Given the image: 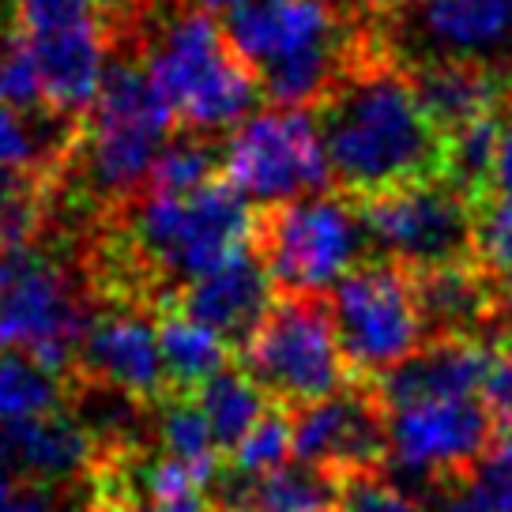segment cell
Here are the masks:
<instances>
[{"label": "cell", "instance_id": "cell-31", "mask_svg": "<svg viewBox=\"0 0 512 512\" xmlns=\"http://www.w3.org/2000/svg\"><path fill=\"white\" fill-rule=\"evenodd\" d=\"M471 260L494 287L512 290V200L497 196L475 204Z\"/></svg>", "mask_w": 512, "mask_h": 512}, {"label": "cell", "instance_id": "cell-19", "mask_svg": "<svg viewBox=\"0 0 512 512\" xmlns=\"http://www.w3.org/2000/svg\"><path fill=\"white\" fill-rule=\"evenodd\" d=\"M422 61L486 64L512 49V0H430L411 19Z\"/></svg>", "mask_w": 512, "mask_h": 512}, {"label": "cell", "instance_id": "cell-29", "mask_svg": "<svg viewBox=\"0 0 512 512\" xmlns=\"http://www.w3.org/2000/svg\"><path fill=\"white\" fill-rule=\"evenodd\" d=\"M497 144H501V121L482 117L475 125L445 136V166L441 177L467 200H479L486 185H494Z\"/></svg>", "mask_w": 512, "mask_h": 512}, {"label": "cell", "instance_id": "cell-15", "mask_svg": "<svg viewBox=\"0 0 512 512\" xmlns=\"http://www.w3.org/2000/svg\"><path fill=\"white\" fill-rule=\"evenodd\" d=\"M272 305V275L253 245H245L234 256H226L219 268L189 283L170 309H181L185 317L200 320L226 343L245 347Z\"/></svg>", "mask_w": 512, "mask_h": 512}, {"label": "cell", "instance_id": "cell-42", "mask_svg": "<svg viewBox=\"0 0 512 512\" xmlns=\"http://www.w3.org/2000/svg\"><path fill=\"white\" fill-rule=\"evenodd\" d=\"M490 328H494V339L501 343V351L512 358V290L505 294V298H501V302H497Z\"/></svg>", "mask_w": 512, "mask_h": 512}, {"label": "cell", "instance_id": "cell-4", "mask_svg": "<svg viewBox=\"0 0 512 512\" xmlns=\"http://www.w3.org/2000/svg\"><path fill=\"white\" fill-rule=\"evenodd\" d=\"M174 125V110L166 106L147 64L121 53L106 61L95 106L83 113L57 177H72L80 196L95 208H128L151 181Z\"/></svg>", "mask_w": 512, "mask_h": 512}, {"label": "cell", "instance_id": "cell-46", "mask_svg": "<svg viewBox=\"0 0 512 512\" xmlns=\"http://www.w3.org/2000/svg\"><path fill=\"white\" fill-rule=\"evenodd\" d=\"M407 4H430V0H381V8H407Z\"/></svg>", "mask_w": 512, "mask_h": 512}, {"label": "cell", "instance_id": "cell-21", "mask_svg": "<svg viewBox=\"0 0 512 512\" xmlns=\"http://www.w3.org/2000/svg\"><path fill=\"white\" fill-rule=\"evenodd\" d=\"M407 76L415 83V95L430 117V125L441 136H452L482 117H494V106L501 98V80L486 64L422 61Z\"/></svg>", "mask_w": 512, "mask_h": 512}, {"label": "cell", "instance_id": "cell-38", "mask_svg": "<svg viewBox=\"0 0 512 512\" xmlns=\"http://www.w3.org/2000/svg\"><path fill=\"white\" fill-rule=\"evenodd\" d=\"M426 512H497L494 501L482 494V486L475 479H456L437 486L426 501Z\"/></svg>", "mask_w": 512, "mask_h": 512}, {"label": "cell", "instance_id": "cell-33", "mask_svg": "<svg viewBox=\"0 0 512 512\" xmlns=\"http://www.w3.org/2000/svg\"><path fill=\"white\" fill-rule=\"evenodd\" d=\"M0 102L19 113H49L31 42L19 27L0 31Z\"/></svg>", "mask_w": 512, "mask_h": 512}, {"label": "cell", "instance_id": "cell-7", "mask_svg": "<svg viewBox=\"0 0 512 512\" xmlns=\"http://www.w3.org/2000/svg\"><path fill=\"white\" fill-rule=\"evenodd\" d=\"M241 366L264 396L294 411L351 384L332 309L317 294H283L241 347Z\"/></svg>", "mask_w": 512, "mask_h": 512}, {"label": "cell", "instance_id": "cell-1", "mask_svg": "<svg viewBox=\"0 0 512 512\" xmlns=\"http://www.w3.org/2000/svg\"><path fill=\"white\" fill-rule=\"evenodd\" d=\"M317 132L332 181L362 200L433 181L445 166V136L411 76L373 42L317 106Z\"/></svg>", "mask_w": 512, "mask_h": 512}, {"label": "cell", "instance_id": "cell-6", "mask_svg": "<svg viewBox=\"0 0 512 512\" xmlns=\"http://www.w3.org/2000/svg\"><path fill=\"white\" fill-rule=\"evenodd\" d=\"M253 249L260 253L272 283L287 294L336 290L369 253V230L362 211L347 196H305L294 204L268 208L253 223Z\"/></svg>", "mask_w": 512, "mask_h": 512}, {"label": "cell", "instance_id": "cell-13", "mask_svg": "<svg viewBox=\"0 0 512 512\" xmlns=\"http://www.w3.org/2000/svg\"><path fill=\"white\" fill-rule=\"evenodd\" d=\"M72 381L110 388L144 407L166 400L174 388L162 362L159 324L140 305H117V309L95 313L76 354Z\"/></svg>", "mask_w": 512, "mask_h": 512}, {"label": "cell", "instance_id": "cell-49", "mask_svg": "<svg viewBox=\"0 0 512 512\" xmlns=\"http://www.w3.org/2000/svg\"><path fill=\"white\" fill-rule=\"evenodd\" d=\"M505 91L512 95V68H509V76H505Z\"/></svg>", "mask_w": 512, "mask_h": 512}, {"label": "cell", "instance_id": "cell-27", "mask_svg": "<svg viewBox=\"0 0 512 512\" xmlns=\"http://www.w3.org/2000/svg\"><path fill=\"white\" fill-rule=\"evenodd\" d=\"M196 403H200L215 441L223 448H234L260 418L268 415V396L256 388V381L245 369L230 366L219 377H211L204 388H196Z\"/></svg>", "mask_w": 512, "mask_h": 512}, {"label": "cell", "instance_id": "cell-48", "mask_svg": "<svg viewBox=\"0 0 512 512\" xmlns=\"http://www.w3.org/2000/svg\"><path fill=\"white\" fill-rule=\"evenodd\" d=\"M4 268H8V256L0 253V283H4Z\"/></svg>", "mask_w": 512, "mask_h": 512}, {"label": "cell", "instance_id": "cell-16", "mask_svg": "<svg viewBox=\"0 0 512 512\" xmlns=\"http://www.w3.org/2000/svg\"><path fill=\"white\" fill-rule=\"evenodd\" d=\"M494 366V351L479 339H430L407 362L373 377L384 411L418 400H475Z\"/></svg>", "mask_w": 512, "mask_h": 512}, {"label": "cell", "instance_id": "cell-23", "mask_svg": "<svg viewBox=\"0 0 512 512\" xmlns=\"http://www.w3.org/2000/svg\"><path fill=\"white\" fill-rule=\"evenodd\" d=\"M159 347L166 362V377L174 392H196L211 377H219L226 369L230 343L204 328L200 320L185 317L181 309H162L159 317Z\"/></svg>", "mask_w": 512, "mask_h": 512}, {"label": "cell", "instance_id": "cell-32", "mask_svg": "<svg viewBox=\"0 0 512 512\" xmlns=\"http://www.w3.org/2000/svg\"><path fill=\"white\" fill-rule=\"evenodd\" d=\"M290 456H294L290 418H283L279 411H268L238 445L230 448V475H238L245 482L264 479L279 467H287Z\"/></svg>", "mask_w": 512, "mask_h": 512}, {"label": "cell", "instance_id": "cell-24", "mask_svg": "<svg viewBox=\"0 0 512 512\" xmlns=\"http://www.w3.org/2000/svg\"><path fill=\"white\" fill-rule=\"evenodd\" d=\"M76 121L57 113H42L27 121L19 110L0 102V170H27V174H61L64 159L76 140Z\"/></svg>", "mask_w": 512, "mask_h": 512}, {"label": "cell", "instance_id": "cell-43", "mask_svg": "<svg viewBox=\"0 0 512 512\" xmlns=\"http://www.w3.org/2000/svg\"><path fill=\"white\" fill-rule=\"evenodd\" d=\"M328 4H332L343 19H351V23H366L369 16L381 12V0H328Z\"/></svg>", "mask_w": 512, "mask_h": 512}, {"label": "cell", "instance_id": "cell-25", "mask_svg": "<svg viewBox=\"0 0 512 512\" xmlns=\"http://www.w3.org/2000/svg\"><path fill=\"white\" fill-rule=\"evenodd\" d=\"M151 411H155L159 456L192 467L208 486L219 482V441H215V433H211L196 396H189V392H170Z\"/></svg>", "mask_w": 512, "mask_h": 512}, {"label": "cell", "instance_id": "cell-3", "mask_svg": "<svg viewBox=\"0 0 512 512\" xmlns=\"http://www.w3.org/2000/svg\"><path fill=\"white\" fill-rule=\"evenodd\" d=\"M223 34L279 110L320 106L369 46L328 0H249L226 16Z\"/></svg>", "mask_w": 512, "mask_h": 512}, {"label": "cell", "instance_id": "cell-18", "mask_svg": "<svg viewBox=\"0 0 512 512\" xmlns=\"http://www.w3.org/2000/svg\"><path fill=\"white\" fill-rule=\"evenodd\" d=\"M0 448L19 471V479L42 490H57L76 479L87 482L98 460L95 437L72 411H53L16 426H0Z\"/></svg>", "mask_w": 512, "mask_h": 512}, {"label": "cell", "instance_id": "cell-41", "mask_svg": "<svg viewBox=\"0 0 512 512\" xmlns=\"http://www.w3.org/2000/svg\"><path fill=\"white\" fill-rule=\"evenodd\" d=\"M494 189L501 200H512V117L501 121V144L494 162Z\"/></svg>", "mask_w": 512, "mask_h": 512}, {"label": "cell", "instance_id": "cell-8", "mask_svg": "<svg viewBox=\"0 0 512 512\" xmlns=\"http://www.w3.org/2000/svg\"><path fill=\"white\" fill-rule=\"evenodd\" d=\"M95 313L83 287L57 256L38 249L8 253L0 283V347H16L42 369L68 377Z\"/></svg>", "mask_w": 512, "mask_h": 512}, {"label": "cell", "instance_id": "cell-45", "mask_svg": "<svg viewBox=\"0 0 512 512\" xmlns=\"http://www.w3.org/2000/svg\"><path fill=\"white\" fill-rule=\"evenodd\" d=\"M192 8H196V12H226V16H230V12H234V8H241V4H249V0H189Z\"/></svg>", "mask_w": 512, "mask_h": 512}, {"label": "cell", "instance_id": "cell-12", "mask_svg": "<svg viewBox=\"0 0 512 512\" xmlns=\"http://www.w3.org/2000/svg\"><path fill=\"white\" fill-rule=\"evenodd\" d=\"M475 200L456 192L445 177L362 200L369 241L407 272H430L471 260Z\"/></svg>", "mask_w": 512, "mask_h": 512}, {"label": "cell", "instance_id": "cell-9", "mask_svg": "<svg viewBox=\"0 0 512 512\" xmlns=\"http://www.w3.org/2000/svg\"><path fill=\"white\" fill-rule=\"evenodd\" d=\"M347 366L369 381L426 347V320L415 298V275L396 260L354 268L328 298Z\"/></svg>", "mask_w": 512, "mask_h": 512}, {"label": "cell", "instance_id": "cell-14", "mask_svg": "<svg viewBox=\"0 0 512 512\" xmlns=\"http://www.w3.org/2000/svg\"><path fill=\"white\" fill-rule=\"evenodd\" d=\"M298 464L328 475L381 467L388 456V411L373 384H347L320 403L298 407L290 418Z\"/></svg>", "mask_w": 512, "mask_h": 512}, {"label": "cell", "instance_id": "cell-5", "mask_svg": "<svg viewBox=\"0 0 512 512\" xmlns=\"http://www.w3.org/2000/svg\"><path fill=\"white\" fill-rule=\"evenodd\" d=\"M144 64L166 106L196 136L238 128L260 98V83L230 49L223 27L196 8L162 27Z\"/></svg>", "mask_w": 512, "mask_h": 512}, {"label": "cell", "instance_id": "cell-50", "mask_svg": "<svg viewBox=\"0 0 512 512\" xmlns=\"http://www.w3.org/2000/svg\"><path fill=\"white\" fill-rule=\"evenodd\" d=\"M215 512H245V509H215Z\"/></svg>", "mask_w": 512, "mask_h": 512}, {"label": "cell", "instance_id": "cell-35", "mask_svg": "<svg viewBox=\"0 0 512 512\" xmlns=\"http://www.w3.org/2000/svg\"><path fill=\"white\" fill-rule=\"evenodd\" d=\"M98 16V0H16V23L27 38L76 27Z\"/></svg>", "mask_w": 512, "mask_h": 512}, {"label": "cell", "instance_id": "cell-36", "mask_svg": "<svg viewBox=\"0 0 512 512\" xmlns=\"http://www.w3.org/2000/svg\"><path fill=\"white\" fill-rule=\"evenodd\" d=\"M475 482L497 512H512V433H501V441L486 452V460L475 467Z\"/></svg>", "mask_w": 512, "mask_h": 512}, {"label": "cell", "instance_id": "cell-37", "mask_svg": "<svg viewBox=\"0 0 512 512\" xmlns=\"http://www.w3.org/2000/svg\"><path fill=\"white\" fill-rule=\"evenodd\" d=\"M482 407L497 433H512V358H494V366L482 381Z\"/></svg>", "mask_w": 512, "mask_h": 512}, {"label": "cell", "instance_id": "cell-28", "mask_svg": "<svg viewBox=\"0 0 512 512\" xmlns=\"http://www.w3.org/2000/svg\"><path fill=\"white\" fill-rule=\"evenodd\" d=\"M68 400L64 377L42 369L27 354L0 358V426H16L27 418L53 415Z\"/></svg>", "mask_w": 512, "mask_h": 512}, {"label": "cell", "instance_id": "cell-10", "mask_svg": "<svg viewBox=\"0 0 512 512\" xmlns=\"http://www.w3.org/2000/svg\"><path fill=\"white\" fill-rule=\"evenodd\" d=\"M223 177L249 204L279 208L328 189L332 170L317 121L302 110L245 117L223 144Z\"/></svg>", "mask_w": 512, "mask_h": 512}, {"label": "cell", "instance_id": "cell-47", "mask_svg": "<svg viewBox=\"0 0 512 512\" xmlns=\"http://www.w3.org/2000/svg\"><path fill=\"white\" fill-rule=\"evenodd\" d=\"M87 512H121V509H110V505H98V501H87Z\"/></svg>", "mask_w": 512, "mask_h": 512}, {"label": "cell", "instance_id": "cell-30", "mask_svg": "<svg viewBox=\"0 0 512 512\" xmlns=\"http://www.w3.org/2000/svg\"><path fill=\"white\" fill-rule=\"evenodd\" d=\"M223 166V151L211 144L208 136L185 132L162 147L159 162L151 170V196H189V192L208 189L211 181H219L215 170Z\"/></svg>", "mask_w": 512, "mask_h": 512}, {"label": "cell", "instance_id": "cell-17", "mask_svg": "<svg viewBox=\"0 0 512 512\" xmlns=\"http://www.w3.org/2000/svg\"><path fill=\"white\" fill-rule=\"evenodd\" d=\"M27 42H31L34 64H38L46 110L80 125L83 113L95 106L102 76H106L110 38H106L102 19H87V23L64 27V31L38 34Z\"/></svg>", "mask_w": 512, "mask_h": 512}, {"label": "cell", "instance_id": "cell-20", "mask_svg": "<svg viewBox=\"0 0 512 512\" xmlns=\"http://www.w3.org/2000/svg\"><path fill=\"white\" fill-rule=\"evenodd\" d=\"M415 275V298L433 339H479V328H490L497 309L494 283L467 264H445Z\"/></svg>", "mask_w": 512, "mask_h": 512}, {"label": "cell", "instance_id": "cell-26", "mask_svg": "<svg viewBox=\"0 0 512 512\" xmlns=\"http://www.w3.org/2000/svg\"><path fill=\"white\" fill-rule=\"evenodd\" d=\"M57 200V177L0 170V253L31 249V241L46 230L49 208Z\"/></svg>", "mask_w": 512, "mask_h": 512}, {"label": "cell", "instance_id": "cell-40", "mask_svg": "<svg viewBox=\"0 0 512 512\" xmlns=\"http://www.w3.org/2000/svg\"><path fill=\"white\" fill-rule=\"evenodd\" d=\"M0 512H68V509H64V501L57 497V490L27 486V490H19V494L12 497ZM80 512H87V505H83Z\"/></svg>", "mask_w": 512, "mask_h": 512}, {"label": "cell", "instance_id": "cell-22", "mask_svg": "<svg viewBox=\"0 0 512 512\" xmlns=\"http://www.w3.org/2000/svg\"><path fill=\"white\" fill-rule=\"evenodd\" d=\"M223 509L245 512H332L336 509V475L309 464H287L245 482L226 471L223 479Z\"/></svg>", "mask_w": 512, "mask_h": 512}, {"label": "cell", "instance_id": "cell-2", "mask_svg": "<svg viewBox=\"0 0 512 512\" xmlns=\"http://www.w3.org/2000/svg\"><path fill=\"white\" fill-rule=\"evenodd\" d=\"M249 200L226 181L189 196H136L110 249L117 294H144L170 309L181 290L249 245Z\"/></svg>", "mask_w": 512, "mask_h": 512}, {"label": "cell", "instance_id": "cell-11", "mask_svg": "<svg viewBox=\"0 0 512 512\" xmlns=\"http://www.w3.org/2000/svg\"><path fill=\"white\" fill-rule=\"evenodd\" d=\"M497 426L479 400H418L388 411V456L400 486L430 497L437 486L475 475Z\"/></svg>", "mask_w": 512, "mask_h": 512}, {"label": "cell", "instance_id": "cell-44", "mask_svg": "<svg viewBox=\"0 0 512 512\" xmlns=\"http://www.w3.org/2000/svg\"><path fill=\"white\" fill-rule=\"evenodd\" d=\"M19 482H23V479H19V471L12 467V460L4 456V448H0V509H4V505H8V501L23 490Z\"/></svg>", "mask_w": 512, "mask_h": 512}, {"label": "cell", "instance_id": "cell-39", "mask_svg": "<svg viewBox=\"0 0 512 512\" xmlns=\"http://www.w3.org/2000/svg\"><path fill=\"white\" fill-rule=\"evenodd\" d=\"M125 512H211L204 494H170V497H140Z\"/></svg>", "mask_w": 512, "mask_h": 512}, {"label": "cell", "instance_id": "cell-34", "mask_svg": "<svg viewBox=\"0 0 512 512\" xmlns=\"http://www.w3.org/2000/svg\"><path fill=\"white\" fill-rule=\"evenodd\" d=\"M336 512H426V505L381 467H366L336 475Z\"/></svg>", "mask_w": 512, "mask_h": 512}]
</instances>
